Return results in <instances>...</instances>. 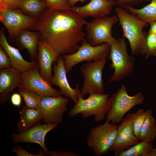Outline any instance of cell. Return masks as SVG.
<instances>
[{"label":"cell","mask_w":156,"mask_h":156,"mask_svg":"<svg viewBox=\"0 0 156 156\" xmlns=\"http://www.w3.org/2000/svg\"><path fill=\"white\" fill-rule=\"evenodd\" d=\"M83 97L80 90L78 100L68 112V116L73 117L81 114L83 119L93 116L96 122L104 120L107 112L108 94H92L86 99Z\"/></svg>","instance_id":"4"},{"label":"cell","mask_w":156,"mask_h":156,"mask_svg":"<svg viewBox=\"0 0 156 156\" xmlns=\"http://www.w3.org/2000/svg\"><path fill=\"white\" fill-rule=\"evenodd\" d=\"M40 37L39 31H30L26 29L22 31L15 40L19 48L27 50L32 62H37L38 45Z\"/></svg>","instance_id":"20"},{"label":"cell","mask_w":156,"mask_h":156,"mask_svg":"<svg viewBox=\"0 0 156 156\" xmlns=\"http://www.w3.org/2000/svg\"><path fill=\"white\" fill-rule=\"evenodd\" d=\"M46 156H78L77 153L71 151H49Z\"/></svg>","instance_id":"34"},{"label":"cell","mask_w":156,"mask_h":156,"mask_svg":"<svg viewBox=\"0 0 156 156\" xmlns=\"http://www.w3.org/2000/svg\"><path fill=\"white\" fill-rule=\"evenodd\" d=\"M87 23L71 9H47L30 29L39 31L40 40L47 43L60 55L72 54L77 50L79 43L86 36L83 28Z\"/></svg>","instance_id":"1"},{"label":"cell","mask_w":156,"mask_h":156,"mask_svg":"<svg viewBox=\"0 0 156 156\" xmlns=\"http://www.w3.org/2000/svg\"><path fill=\"white\" fill-rule=\"evenodd\" d=\"M148 156H156V148H152L150 151Z\"/></svg>","instance_id":"38"},{"label":"cell","mask_w":156,"mask_h":156,"mask_svg":"<svg viewBox=\"0 0 156 156\" xmlns=\"http://www.w3.org/2000/svg\"><path fill=\"white\" fill-rule=\"evenodd\" d=\"M10 58L3 48L0 46V70L12 67Z\"/></svg>","instance_id":"32"},{"label":"cell","mask_w":156,"mask_h":156,"mask_svg":"<svg viewBox=\"0 0 156 156\" xmlns=\"http://www.w3.org/2000/svg\"><path fill=\"white\" fill-rule=\"evenodd\" d=\"M23 0H0V9H20Z\"/></svg>","instance_id":"31"},{"label":"cell","mask_w":156,"mask_h":156,"mask_svg":"<svg viewBox=\"0 0 156 156\" xmlns=\"http://www.w3.org/2000/svg\"><path fill=\"white\" fill-rule=\"evenodd\" d=\"M118 126L106 121L90 130L86 140L89 148L96 156L105 155L115 141Z\"/></svg>","instance_id":"7"},{"label":"cell","mask_w":156,"mask_h":156,"mask_svg":"<svg viewBox=\"0 0 156 156\" xmlns=\"http://www.w3.org/2000/svg\"><path fill=\"white\" fill-rule=\"evenodd\" d=\"M86 0H68V3L71 7L75 6L76 3L79 1L81 2H85Z\"/></svg>","instance_id":"37"},{"label":"cell","mask_w":156,"mask_h":156,"mask_svg":"<svg viewBox=\"0 0 156 156\" xmlns=\"http://www.w3.org/2000/svg\"><path fill=\"white\" fill-rule=\"evenodd\" d=\"M124 8L145 23L156 21V0H151L149 4L140 9L129 5Z\"/></svg>","instance_id":"22"},{"label":"cell","mask_w":156,"mask_h":156,"mask_svg":"<svg viewBox=\"0 0 156 156\" xmlns=\"http://www.w3.org/2000/svg\"><path fill=\"white\" fill-rule=\"evenodd\" d=\"M106 61V58H104L87 62L81 65L80 70L84 81L80 91L83 97L92 94H104L102 76Z\"/></svg>","instance_id":"8"},{"label":"cell","mask_w":156,"mask_h":156,"mask_svg":"<svg viewBox=\"0 0 156 156\" xmlns=\"http://www.w3.org/2000/svg\"><path fill=\"white\" fill-rule=\"evenodd\" d=\"M145 99L141 92L133 96L129 95L125 86L122 85L108 99L106 121L119 123L127 112L135 106L142 104Z\"/></svg>","instance_id":"3"},{"label":"cell","mask_w":156,"mask_h":156,"mask_svg":"<svg viewBox=\"0 0 156 156\" xmlns=\"http://www.w3.org/2000/svg\"><path fill=\"white\" fill-rule=\"evenodd\" d=\"M47 9L59 10L71 9L68 0H44Z\"/></svg>","instance_id":"29"},{"label":"cell","mask_w":156,"mask_h":156,"mask_svg":"<svg viewBox=\"0 0 156 156\" xmlns=\"http://www.w3.org/2000/svg\"><path fill=\"white\" fill-rule=\"evenodd\" d=\"M114 10L122 30L123 37L127 39L129 42L132 55H140L142 44L147 34L143 29L148 26V23L123 8L117 6Z\"/></svg>","instance_id":"2"},{"label":"cell","mask_w":156,"mask_h":156,"mask_svg":"<svg viewBox=\"0 0 156 156\" xmlns=\"http://www.w3.org/2000/svg\"><path fill=\"white\" fill-rule=\"evenodd\" d=\"M149 24L150 27L148 33L156 34V21L151 22Z\"/></svg>","instance_id":"36"},{"label":"cell","mask_w":156,"mask_h":156,"mask_svg":"<svg viewBox=\"0 0 156 156\" xmlns=\"http://www.w3.org/2000/svg\"><path fill=\"white\" fill-rule=\"evenodd\" d=\"M21 73L12 68L0 70V106L9 102L14 90L18 87Z\"/></svg>","instance_id":"16"},{"label":"cell","mask_w":156,"mask_h":156,"mask_svg":"<svg viewBox=\"0 0 156 156\" xmlns=\"http://www.w3.org/2000/svg\"><path fill=\"white\" fill-rule=\"evenodd\" d=\"M154 147L152 143L141 141L122 151L118 156H148Z\"/></svg>","instance_id":"25"},{"label":"cell","mask_w":156,"mask_h":156,"mask_svg":"<svg viewBox=\"0 0 156 156\" xmlns=\"http://www.w3.org/2000/svg\"><path fill=\"white\" fill-rule=\"evenodd\" d=\"M69 99L59 97H42L41 111L43 121L45 123H62L64 113L68 109Z\"/></svg>","instance_id":"13"},{"label":"cell","mask_w":156,"mask_h":156,"mask_svg":"<svg viewBox=\"0 0 156 156\" xmlns=\"http://www.w3.org/2000/svg\"><path fill=\"white\" fill-rule=\"evenodd\" d=\"M39 153L36 154H33L27 152L21 146L16 145L11 149V151L16 153L18 156H45L42 149L38 150Z\"/></svg>","instance_id":"30"},{"label":"cell","mask_w":156,"mask_h":156,"mask_svg":"<svg viewBox=\"0 0 156 156\" xmlns=\"http://www.w3.org/2000/svg\"><path fill=\"white\" fill-rule=\"evenodd\" d=\"M37 62L40 73L46 80L50 82L52 77V65L59 55L46 43L39 41L38 45Z\"/></svg>","instance_id":"18"},{"label":"cell","mask_w":156,"mask_h":156,"mask_svg":"<svg viewBox=\"0 0 156 156\" xmlns=\"http://www.w3.org/2000/svg\"><path fill=\"white\" fill-rule=\"evenodd\" d=\"M108 59L110 60L111 69L114 73L109 79L110 82L120 81L131 73L135 65L134 56L128 53L124 38L119 37L111 45Z\"/></svg>","instance_id":"5"},{"label":"cell","mask_w":156,"mask_h":156,"mask_svg":"<svg viewBox=\"0 0 156 156\" xmlns=\"http://www.w3.org/2000/svg\"><path fill=\"white\" fill-rule=\"evenodd\" d=\"M134 135L139 139L140 130L146 117L143 108L140 109L136 112L131 114Z\"/></svg>","instance_id":"28"},{"label":"cell","mask_w":156,"mask_h":156,"mask_svg":"<svg viewBox=\"0 0 156 156\" xmlns=\"http://www.w3.org/2000/svg\"><path fill=\"white\" fill-rule=\"evenodd\" d=\"M5 29L3 27L0 29V44L8 55L12 67L22 73L38 65V62H29L25 60L19 50L9 44L4 33Z\"/></svg>","instance_id":"19"},{"label":"cell","mask_w":156,"mask_h":156,"mask_svg":"<svg viewBox=\"0 0 156 156\" xmlns=\"http://www.w3.org/2000/svg\"><path fill=\"white\" fill-rule=\"evenodd\" d=\"M119 19L116 14L111 16L94 18L86 25V36L91 45L95 46L104 43L111 45L116 38L112 34L113 26Z\"/></svg>","instance_id":"9"},{"label":"cell","mask_w":156,"mask_h":156,"mask_svg":"<svg viewBox=\"0 0 156 156\" xmlns=\"http://www.w3.org/2000/svg\"><path fill=\"white\" fill-rule=\"evenodd\" d=\"M115 5L116 2L112 1L91 0L90 2L83 6L71 7V10L84 18L89 17L94 18H102L109 14Z\"/></svg>","instance_id":"17"},{"label":"cell","mask_w":156,"mask_h":156,"mask_svg":"<svg viewBox=\"0 0 156 156\" xmlns=\"http://www.w3.org/2000/svg\"><path fill=\"white\" fill-rule=\"evenodd\" d=\"M114 1L117 6L123 8L129 5L134 7L143 3L149 2L151 0H107Z\"/></svg>","instance_id":"33"},{"label":"cell","mask_w":156,"mask_h":156,"mask_svg":"<svg viewBox=\"0 0 156 156\" xmlns=\"http://www.w3.org/2000/svg\"><path fill=\"white\" fill-rule=\"evenodd\" d=\"M21 97V96L18 93L12 94L10 98L12 104L14 106L19 107L22 102Z\"/></svg>","instance_id":"35"},{"label":"cell","mask_w":156,"mask_h":156,"mask_svg":"<svg viewBox=\"0 0 156 156\" xmlns=\"http://www.w3.org/2000/svg\"><path fill=\"white\" fill-rule=\"evenodd\" d=\"M18 91L27 106L41 111V96L34 92L19 87Z\"/></svg>","instance_id":"26"},{"label":"cell","mask_w":156,"mask_h":156,"mask_svg":"<svg viewBox=\"0 0 156 156\" xmlns=\"http://www.w3.org/2000/svg\"><path fill=\"white\" fill-rule=\"evenodd\" d=\"M38 19L27 15L21 10L0 9V21L7 29L11 40H15L23 31L30 29Z\"/></svg>","instance_id":"10"},{"label":"cell","mask_w":156,"mask_h":156,"mask_svg":"<svg viewBox=\"0 0 156 156\" xmlns=\"http://www.w3.org/2000/svg\"><path fill=\"white\" fill-rule=\"evenodd\" d=\"M63 57L60 55L54 64L53 75L49 83L51 85L59 87L62 95L75 103L78 100L80 90L78 84H76V88H73L70 86L67 79V73Z\"/></svg>","instance_id":"15"},{"label":"cell","mask_w":156,"mask_h":156,"mask_svg":"<svg viewBox=\"0 0 156 156\" xmlns=\"http://www.w3.org/2000/svg\"><path fill=\"white\" fill-rule=\"evenodd\" d=\"M47 9L44 0H23L20 9L26 15L37 19L42 16Z\"/></svg>","instance_id":"24"},{"label":"cell","mask_w":156,"mask_h":156,"mask_svg":"<svg viewBox=\"0 0 156 156\" xmlns=\"http://www.w3.org/2000/svg\"><path fill=\"white\" fill-rule=\"evenodd\" d=\"M20 110V116L17 122V129L18 133L26 130L40 122L43 119L41 112L23 105Z\"/></svg>","instance_id":"21"},{"label":"cell","mask_w":156,"mask_h":156,"mask_svg":"<svg viewBox=\"0 0 156 156\" xmlns=\"http://www.w3.org/2000/svg\"><path fill=\"white\" fill-rule=\"evenodd\" d=\"M58 123L40 122L29 129L11 135V141L13 144L21 143H35L41 147L46 156L49 151L45 143V138L47 133L57 127Z\"/></svg>","instance_id":"12"},{"label":"cell","mask_w":156,"mask_h":156,"mask_svg":"<svg viewBox=\"0 0 156 156\" xmlns=\"http://www.w3.org/2000/svg\"><path fill=\"white\" fill-rule=\"evenodd\" d=\"M140 53L145 59L156 56V34L147 33L142 42Z\"/></svg>","instance_id":"27"},{"label":"cell","mask_w":156,"mask_h":156,"mask_svg":"<svg viewBox=\"0 0 156 156\" xmlns=\"http://www.w3.org/2000/svg\"><path fill=\"white\" fill-rule=\"evenodd\" d=\"M111 48L109 44L104 43L93 46L84 38L81 45L77 50L72 54L64 55L62 57L67 73L69 72L73 67L81 62H94L106 58L109 54Z\"/></svg>","instance_id":"6"},{"label":"cell","mask_w":156,"mask_h":156,"mask_svg":"<svg viewBox=\"0 0 156 156\" xmlns=\"http://www.w3.org/2000/svg\"><path fill=\"white\" fill-rule=\"evenodd\" d=\"M18 87L34 92L41 97H59L63 95L60 90L53 88L49 82L42 77L38 64L21 73Z\"/></svg>","instance_id":"11"},{"label":"cell","mask_w":156,"mask_h":156,"mask_svg":"<svg viewBox=\"0 0 156 156\" xmlns=\"http://www.w3.org/2000/svg\"><path fill=\"white\" fill-rule=\"evenodd\" d=\"M145 112L146 117L140 130L139 139L142 142L152 143L156 137L155 120L151 109Z\"/></svg>","instance_id":"23"},{"label":"cell","mask_w":156,"mask_h":156,"mask_svg":"<svg viewBox=\"0 0 156 156\" xmlns=\"http://www.w3.org/2000/svg\"><path fill=\"white\" fill-rule=\"evenodd\" d=\"M139 139L134 134L131 114L129 112L123 118L117 129L116 138L109 151L118 156L122 151L139 142Z\"/></svg>","instance_id":"14"}]
</instances>
